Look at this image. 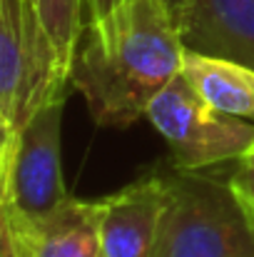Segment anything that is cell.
<instances>
[{
    "instance_id": "6da1fadb",
    "label": "cell",
    "mask_w": 254,
    "mask_h": 257,
    "mask_svg": "<svg viewBox=\"0 0 254 257\" xmlns=\"http://www.w3.org/2000/svg\"><path fill=\"white\" fill-rule=\"evenodd\" d=\"M177 15L165 0H125L110 18L87 23L70 85L100 127H130L182 70Z\"/></svg>"
},
{
    "instance_id": "7a4b0ae2",
    "label": "cell",
    "mask_w": 254,
    "mask_h": 257,
    "mask_svg": "<svg viewBox=\"0 0 254 257\" xmlns=\"http://www.w3.org/2000/svg\"><path fill=\"white\" fill-rule=\"evenodd\" d=\"M150 257H254V225L227 180L169 175V202Z\"/></svg>"
},
{
    "instance_id": "3957f363",
    "label": "cell",
    "mask_w": 254,
    "mask_h": 257,
    "mask_svg": "<svg viewBox=\"0 0 254 257\" xmlns=\"http://www.w3.org/2000/svg\"><path fill=\"white\" fill-rule=\"evenodd\" d=\"M68 85L35 5L0 0V135L13 138L45 102L68 97Z\"/></svg>"
},
{
    "instance_id": "277c9868",
    "label": "cell",
    "mask_w": 254,
    "mask_h": 257,
    "mask_svg": "<svg viewBox=\"0 0 254 257\" xmlns=\"http://www.w3.org/2000/svg\"><path fill=\"white\" fill-rule=\"evenodd\" d=\"M145 117L162 135L174 170H207L237 160L254 143V122L212 107L179 73L157 92Z\"/></svg>"
},
{
    "instance_id": "5b68a950",
    "label": "cell",
    "mask_w": 254,
    "mask_h": 257,
    "mask_svg": "<svg viewBox=\"0 0 254 257\" xmlns=\"http://www.w3.org/2000/svg\"><path fill=\"white\" fill-rule=\"evenodd\" d=\"M65 97H55L35 110L28 122L13 135L8 168V202L15 205L33 225L53 215L68 197L63 180V127Z\"/></svg>"
},
{
    "instance_id": "8992f818",
    "label": "cell",
    "mask_w": 254,
    "mask_h": 257,
    "mask_svg": "<svg viewBox=\"0 0 254 257\" xmlns=\"http://www.w3.org/2000/svg\"><path fill=\"white\" fill-rule=\"evenodd\" d=\"M169 202V177L145 175L100 200L102 257H150Z\"/></svg>"
},
{
    "instance_id": "52a82bcc",
    "label": "cell",
    "mask_w": 254,
    "mask_h": 257,
    "mask_svg": "<svg viewBox=\"0 0 254 257\" xmlns=\"http://www.w3.org/2000/svg\"><path fill=\"white\" fill-rule=\"evenodd\" d=\"M174 15L187 50L254 70V0H182Z\"/></svg>"
},
{
    "instance_id": "ba28073f",
    "label": "cell",
    "mask_w": 254,
    "mask_h": 257,
    "mask_svg": "<svg viewBox=\"0 0 254 257\" xmlns=\"http://www.w3.org/2000/svg\"><path fill=\"white\" fill-rule=\"evenodd\" d=\"M179 73L189 80V85L194 87L212 107L254 122L252 68L184 48Z\"/></svg>"
},
{
    "instance_id": "9c48e42d",
    "label": "cell",
    "mask_w": 254,
    "mask_h": 257,
    "mask_svg": "<svg viewBox=\"0 0 254 257\" xmlns=\"http://www.w3.org/2000/svg\"><path fill=\"white\" fill-rule=\"evenodd\" d=\"M35 257H102L100 200L68 197L35 225Z\"/></svg>"
},
{
    "instance_id": "30bf717a",
    "label": "cell",
    "mask_w": 254,
    "mask_h": 257,
    "mask_svg": "<svg viewBox=\"0 0 254 257\" xmlns=\"http://www.w3.org/2000/svg\"><path fill=\"white\" fill-rule=\"evenodd\" d=\"M45 38L55 53L63 75L70 80L73 60L85 33V0H33Z\"/></svg>"
},
{
    "instance_id": "8fae6325",
    "label": "cell",
    "mask_w": 254,
    "mask_h": 257,
    "mask_svg": "<svg viewBox=\"0 0 254 257\" xmlns=\"http://www.w3.org/2000/svg\"><path fill=\"white\" fill-rule=\"evenodd\" d=\"M0 257H35V225L8 200L0 202Z\"/></svg>"
},
{
    "instance_id": "7c38bea8",
    "label": "cell",
    "mask_w": 254,
    "mask_h": 257,
    "mask_svg": "<svg viewBox=\"0 0 254 257\" xmlns=\"http://www.w3.org/2000/svg\"><path fill=\"white\" fill-rule=\"evenodd\" d=\"M234 170L227 177L232 195L237 197V202L244 207V212L249 215V220L254 217V143L234 160Z\"/></svg>"
},
{
    "instance_id": "4fadbf2b",
    "label": "cell",
    "mask_w": 254,
    "mask_h": 257,
    "mask_svg": "<svg viewBox=\"0 0 254 257\" xmlns=\"http://www.w3.org/2000/svg\"><path fill=\"white\" fill-rule=\"evenodd\" d=\"M125 0H85V8H87V23H97V20H105L110 18Z\"/></svg>"
},
{
    "instance_id": "5bb4252c",
    "label": "cell",
    "mask_w": 254,
    "mask_h": 257,
    "mask_svg": "<svg viewBox=\"0 0 254 257\" xmlns=\"http://www.w3.org/2000/svg\"><path fill=\"white\" fill-rule=\"evenodd\" d=\"M10 145L13 138L0 135V202L8 200V168H10Z\"/></svg>"
},
{
    "instance_id": "9a60e30c",
    "label": "cell",
    "mask_w": 254,
    "mask_h": 257,
    "mask_svg": "<svg viewBox=\"0 0 254 257\" xmlns=\"http://www.w3.org/2000/svg\"><path fill=\"white\" fill-rule=\"evenodd\" d=\"M165 3H167L169 8H172V10H177V8H179V3H182V0H165Z\"/></svg>"
},
{
    "instance_id": "2e32d148",
    "label": "cell",
    "mask_w": 254,
    "mask_h": 257,
    "mask_svg": "<svg viewBox=\"0 0 254 257\" xmlns=\"http://www.w3.org/2000/svg\"><path fill=\"white\" fill-rule=\"evenodd\" d=\"M252 225H254V217H252Z\"/></svg>"
},
{
    "instance_id": "e0dca14e",
    "label": "cell",
    "mask_w": 254,
    "mask_h": 257,
    "mask_svg": "<svg viewBox=\"0 0 254 257\" xmlns=\"http://www.w3.org/2000/svg\"><path fill=\"white\" fill-rule=\"evenodd\" d=\"M30 3H33V0H30Z\"/></svg>"
}]
</instances>
